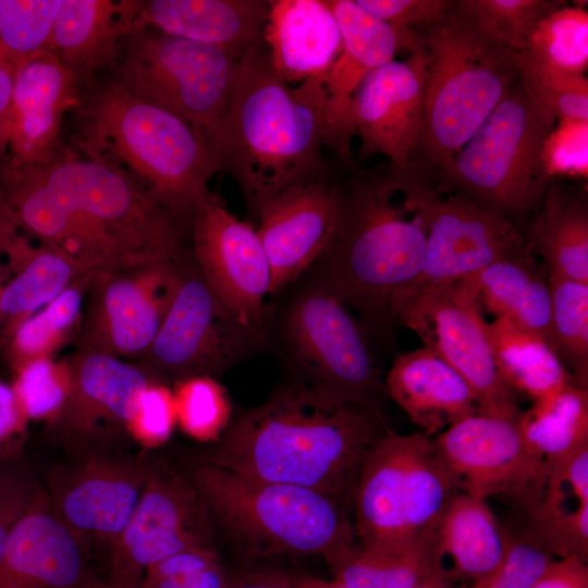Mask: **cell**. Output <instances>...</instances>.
Masks as SVG:
<instances>
[{
    "label": "cell",
    "instance_id": "6da1fadb",
    "mask_svg": "<svg viewBox=\"0 0 588 588\" xmlns=\"http://www.w3.org/2000/svg\"><path fill=\"white\" fill-rule=\"evenodd\" d=\"M0 216L88 271L173 260L189 250V224L115 167L61 144L40 166H9Z\"/></svg>",
    "mask_w": 588,
    "mask_h": 588
},
{
    "label": "cell",
    "instance_id": "7a4b0ae2",
    "mask_svg": "<svg viewBox=\"0 0 588 588\" xmlns=\"http://www.w3.org/2000/svg\"><path fill=\"white\" fill-rule=\"evenodd\" d=\"M387 429L381 412L340 403L295 380L231 420L200 462L309 488L344 504Z\"/></svg>",
    "mask_w": 588,
    "mask_h": 588
},
{
    "label": "cell",
    "instance_id": "3957f363",
    "mask_svg": "<svg viewBox=\"0 0 588 588\" xmlns=\"http://www.w3.org/2000/svg\"><path fill=\"white\" fill-rule=\"evenodd\" d=\"M209 145L256 217L279 193L331 167L324 78L292 87L273 71L264 40L253 46Z\"/></svg>",
    "mask_w": 588,
    "mask_h": 588
},
{
    "label": "cell",
    "instance_id": "277c9868",
    "mask_svg": "<svg viewBox=\"0 0 588 588\" xmlns=\"http://www.w3.org/2000/svg\"><path fill=\"white\" fill-rule=\"evenodd\" d=\"M434 192L415 163L360 170L343 181L338 225L316 271L365 317L393 319L417 278Z\"/></svg>",
    "mask_w": 588,
    "mask_h": 588
},
{
    "label": "cell",
    "instance_id": "5b68a950",
    "mask_svg": "<svg viewBox=\"0 0 588 588\" xmlns=\"http://www.w3.org/2000/svg\"><path fill=\"white\" fill-rule=\"evenodd\" d=\"M77 111V147L124 172L152 199L191 223L219 172L209 142L188 121L143 100L113 78L93 86Z\"/></svg>",
    "mask_w": 588,
    "mask_h": 588
},
{
    "label": "cell",
    "instance_id": "8992f818",
    "mask_svg": "<svg viewBox=\"0 0 588 588\" xmlns=\"http://www.w3.org/2000/svg\"><path fill=\"white\" fill-rule=\"evenodd\" d=\"M417 32L426 58L419 149L441 173L518 81L516 52L486 34L456 1Z\"/></svg>",
    "mask_w": 588,
    "mask_h": 588
},
{
    "label": "cell",
    "instance_id": "52a82bcc",
    "mask_svg": "<svg viewBox=\"0 0 588 588\" xmlns=\"http://www.w3.org/2000/svg\"><path fill=\"white\" fill-rule=\"evenodd\" d=\"M191 480L211 518L260 554H318L330 565L357 544L344 504L322 492L200 461Z\"/></svg>",
    "mask_w": 588,
    "mask_h": 588
},
{
    "label": "cell",
    "instance_id": "ba28073f",
    "mask_svg": "<svg viewBox=\"0 0 588 588\" xmlns=\"http://www.w3.org/2000/svg\"><path fill=\"white\" fill-rule=\"evenodd\" d=\"M457 482L432 438L387 429L366 456L355 490L357 546L403 549L434 531Z\"/></svg>",
    "mask_w": 588,
    "mask_h": 588
},
{
    "label": "cell",
    "instance_id": "9c48e42d",
    "mask_svg": "<svg viewBox=\"0 0 588 588\" xmlns=\"http://www.w3.org/2000/svg\"><path fill=\"white\" fill-rule=\"evenodd\" d=\"M287 365L330 399L379 411L387 396L363 327L336 287L320 273L301 283L279 320Z\"/></svg>",
    "mask_w": 588,
    "mask_h": 588
},
{
    "label": "cell",
    "instance_id": "30bf717a",
    "mask_svg": "<svg viewBox=\"0 0 588 588\" xmlns=\"http://www.w3.org/2000/svg\"><path fill=\"white\" fill-rule=\"evenodd\" d=\"M555 123L517 81L439 173V187L466 194L510 218L536 210L549 185L542 145Z\"/></svg>",
    "mask_w": 588,
    "mask_h": 588
},
{
    "label": "cell",
    "instance_id": "8fae6325",
    "mask_svg": "<svg viewBox=\"0 0 588 588\" xmlns=\"http://www.w3.org/2000/svg\"><path fill=\"white\" fill-rule=\"evenodd\" d=\"M112 77L132 95L168 109L209 142L230 101L242 59L203 42L137 28Z\"/></svg>",
    "mask_w": 588,
    "mask_h": 588
},
{
    "label": "cell",
    "instance_id": "7c38bea8",
    "mask_svg": "<svg viewBox=\"0 0 588 588\" xmlns=\"http://www.w3.org/2000/svg\"><path fill=\"white\" fill-rule=\"evenodd\" d=\"M267 340L222 305L188 252L179 262V282L164 320L136 364L166 384L199 376L216 378Z\"/></svg>",
    "mask_w": 588,
    "mask_h": 588
},
{
    "label": "cell",
    "instance_id": "4fadbf2b",
    "mask_svg": "<svg viewBox=\"0 0 588 588\" xmlns=\"http://www.w3.org/2000/svg\"><path fill=\"white\" fill-rule=\"evenodd\" d=\"M394 319L451 366L470 388L478 412L517 418L516 394L501 378L483 313L471 290L457 281L408 298Z\"/></svg>",
    "mask_w": 588,
    "mask_h": 588
},
{
    "label": "cell",
    "instance_id": "5bb4252c",
    "mask_svg": "<svg viewBox=\"0 0 588 588\" xmlns=\"http://www.w3.org/2000/svg\"><path fill=\"white\" fill-rule=\"evenodd\" d=\"M182 257L95 272L85 298L77 347L137 362L169 310Z\"/></svg>",
    "mask_w": 588,
    "mask_h": 588
},
{
    "label": "cell",
    "instance_id": "9a60e30c",
    "mask_svg": "<svg viewBox=\"0 0 588 588\" xmlns=\"http://www.w3.org/2000/svg\"><path fill=\"white\" fill-rule=\"evenodd\" d=\"M191 255L209 289L244 326L269 335L270 268L256 229L212 195L194 212Z\"/></svg>",
    "mask_w": 588,
    "mask_h": 588
},
{
    "label": "cell",
    "instance_id": "2e32d148",
    "mask_svg": "<svg viewBox=\"0 0 588 588\" xmlns=\"http://www.w3.org/2000/svg\"><path fill=\"white\" fill-rule=\"evenodd\" d=\"M446 192L436 188L421 268L394 309L393 319L412 296L461 281L528 248L510 217L461 192Z\"/></svg>",
    "mask_w": 588,
    "mask_h": 588
},
{
    "label": "cell",
    "instance_id": "e0dca14e",
    "mask_svg": "<svg viewBox=\"0 0 588 588\" xmlns=\"http://www.w3.org/2000/svg\"><path fill=\"white\" fill-rule=\"evenodd\" d=\"M209 511L191 479L154 469L120 536L108 547V577L139 585L151 565L176 552L210 547Z\"/></svg>",
    "mask_w": 588,
    "mask_h": 588
},
{
    "label": "cell",
    "instance_id": "ac0fdd59",
    "mask_svg": "<svg viewBox=\"0 0 588 588\" xmlns=\"http://www.w3.org/2000/svg\"><path fill=\"white\" fill-rule=\"evenodd\" d=\"M342 183L331 166L289 186L258 211L256 231L271 274L269 295L298 282L327 250L340 217Z\"/></svg>",
    "mask_w": 588,
    "mask_h": 588
},
{
    "label": "cell",
    "instance_id": "d6986e66",
    "mask_svg": "<svg viewBox=\"0 0 588 588\" xmlns=\"http://www.w3.org/2000/svg\"><path fill=\"white\" fill-rule=\"evenodd\" d=\"M72 384L60 414L48 425L78 448H100L126 436L142 392L155 380L138 364L76 347L68 358Z\"/></svg>",
    "mask_w": 588,
    "mask_h": 588
},
{
    "label": "cell",
    "instance_id": "ffe728a7",
    "mask_svg": "<svg viewBox=\"0 0 588 588\" xmlns=\"http://www.w3.org/2000/svg\"><path fill=\"white\" fill-rule=\"evenodd\" d=\"M425 78L422 47L364 78L350 112V131L360 138L364 157L383 155L397 170L414 162L422 134Z\"/></svg>",
    "mask_w": 588,
    "mask_h": 588
},
{
    "label": "cell",
    "instance_id": "44dd1931",
    "mask_svg": "<svg viewBox=\"0 0 588 588\" xmlns=\"http://www.w3.org/2000/svg\"><path fill=\"white\" fill-rule=\"evenodd\" d=\"M460 491L488 499L523 492L541 461L527 448L517 418L475 414L432 439Z\"/></svg>",
    "mask_w": 588,
    "mask_h": 588
},
{
    "label": "cell",
    "instance_id": "7402d4cb",
    "mask_svg": "<svg viewBox=\"0 0 588 588\" xmlns=\"http://www.w3.org/2000/svg\"><path fill=\"white\" fill-rule=\"evenodd\" d=\"M340 27L342 50L324 77L330 150L342 161L351 159L350 112L364 78L394 60L399 50L421 49L417 30L392 26L355 0H326Z\"/></svg>",
    "mask_w": 588,
    "mask_h": 588
},
{
    "label": "cell",
    "instance_id": "603a6c76",
    "mask_svg": "<svg viewBox=\"0 0 588 588\" xmlns=\"http://www.w3.org/2000/svg\"><path fill=\"white\" fill-rule=\"evenodd\" d=\"M152 471L144 461L90 455L60 476L50 501L82 539L95 537L109 547L131 519Z\"/></svg>",
    "mask_w": 588,
    "mask_h": 588
},
{
    "label": "cell",
    "instance_id": "cb8c5ba5",
    "mask_svg": "<svg viewBox=\"0 0 588 588\" xmlns=\"http://www.w3.org/2000/svg\"><path fill=\"white\" fill-rule=\"evenodd\" d=\"M82 82L50 51L15 69L10 114V166L49 162L61 143L65 114L82 103Z\"/></svg>",
    "mask_w": 588,
    "mask_h": 588
},
{
    "label": "cell",
    "instance_id": "d4e9b609",
    "mask_svg": "<svg viewBox=\"0 0 588 588\" xmlns=\"http://www.w3.org/2000/svg\"><path fill=\"white\" fill-rule=\"evenodd\" d=\"M94 576L83 539L39 489L0 560V588H88Z\"/></svg>",
    "mask_w": 588,
    "mask_h": 588
},
{
    "label": "cell",
    "instance_id": "484cf974",
    "mask_svg": "<svg viewBox=\"0 0 588 588\" xmlns=\"http://www.w3.org/2000/svg\"><path fill=\"white\" fill-rule=\"evenodd\" d=\"M517 500L534 540L555 559L588 561V444L542 461Z\"/></svg>",
    "mask_w": 588,
    "mask_h": 588
},
{
    "label": "cell",
    "instance_id": "4316f807",
    "mask_svg": "<svg viewBox=\"0 0 588 588\" xmlns=\"http://www.w3.org/2000/svg\"><path fill=\"white\" fill-rule=\"evenodd\" d=\"M3 278L0 346L15 328L88 271L69 255L35 243L0 216Z\"/></svg>",
    "mask_w": 588,
    "mask_h": 588
},
{
    "label": "cell",
    "instance_id": "83f0119b",
    "mask_svg": "<svg viewBox=\"0 0 588 588\" xmlns=\"http://www.w3.org/2000/svg\"><path fill=\"white\" fill-rule=\"evenodd\" d=\"M262 40L273 71L289 85L324 78L342 50L326 0H269Z\"/></svg>",
    "mask_w": 588,
    "mask_h": 588
},
{
    "label": "cell",
    "instance_id": "f1b7e54d",
    "mask_svg": "<svg viewBox=\"0 0 588 588\" xmlns=\"http://www.w3.org/2000/svg\"><path fill=\"white\" fill-rule=\"evenodd\" d=\"M269 8V0H142L136 25L242 59L262 41Z\"/></svg>",
    "mask_w": 588,
    "mask_h": 588
},
{
    "label": "cell",
    "instance_id": "f546056e",
    "mask_svg": "<svg viewBox=\"0 0 588 588\" xmlns=\"http://www.w3.org/2000/svg\"><path fill=\"white\" fill-rule=\"evenodd\" d=\"M487 500L460 491L436 525L432 572L452 585L471 586L506 555L510 531L501 526Z\"/></svg>",
    "mask_w": 588,
    "mask_h": 588
},
{
    "label": "cell",
    "instance_id": "4dcf8cb0",
    "mask_svg": "<svg viewBox=\"0 0 588 588\" xmlns=\"http://www.w3.org/2000/svg\"><path fill=\"white\" fill-rule=\"evenodd\" d=\"M142 0H62L48 51L82 82L114 65L137 29Z\"/></svg>",
    "mask_w": 588,
    "mask_h": 588
},
{
    "label": "cell",
    "instance_id": "1f68e13d",
    "mask_svg": "<svg viewBox=\"0 0 588 588\" xmlns=\"http://www.w3.org/2000/svg\"><path fill=\"white\" fill-rule=\"evenodd\" d=\"M384 385L387 396L429 437L478 412L463 378L425 346L397 355Z\"/></svg>",
    "mask_w": 588,
    "mask_h": 588
},
{
    "label": "cell",
    "instance_id": "d6a6232c",
    "mask_svg": "<svg viewBox=\"0 0 588 588\" xmlns=\"http://www.w3.org/2000/svg\"><path fill=\"white\" fill-rule=\"evenodd\" d=\"M461 281L471 290L482 313L514 321L553 350L548 272L539 268L528 248Z\"/></svg>",
    "mask_w": 588,
    "mask_h": 588
},
{
    "label": "cell",
    "instance_id": "836d02e7",
    "mask_svg": "<svg viewBox=\"0 0 588 588\" xmlns=\"http://www.w3.org/2000/svg\"><path fill=\"white\" fill-rule=\"evenodd\" d=\"M536 210L525 237L530 253L542 258L548 274L588 283L586 199L549 184Z\"/></svg>",
    "mask_w": 588,
    "mask_h": 588
},
{
    "label": "cell",
    "instance_id": "e575fe53",
    "mask_svg": "<svg viewBox=\"0 0 588 588\" xmlns=\"http://www.w3.org/2000/svg\"><path fill=\"white\" fill-rule=\"evenodd\" d=\"M497 369L507 384L532 402L575 383L551 346L507 318L487 323Z\"/></svg>",
    "mask_w": 588,
    "mask_h": 588
},
{
    "label": "cell",
    "instance_id": "d590c367",
    "mask_svg": "<svg viewBox=\"0 0 588 588\" xmlns=\"http://www.w3.org/2000/svg\"><path fill=\"white\" fill-rule=\"evenodd\" d=\"M517 425L527 448L542 462L565 457L588 444V387L569 383L534 401Z\"/></svg>",
    "mask_w": 588,
    "mask_h": 588
},
{
    "label": "cell",
    "instance_id": "8d00e7d4",
    "mask_svg": "<svg viewBox=\"0 0 588 588\" xmlns=\"http://www.w3.org/2000/svg\"><path fill=\"white\" fill-rule=\"evenodd\" d=\"M94 273L82 275L57 298L15 328L0 346L3 359L12 371L32 360L54 357L62 346L77 338Z\"/></svg>",
    "mask_w": 588,
    "mask_h": 588
},
{
    "label": "cell",
    "instance_id": "74e56055",
    "mask_svg": "<svg viewBox=\"0 0 588 588\" xmlns=\"http://www.w3.org/2000/svg\"><path fill=\"white\" fill-rule=\"evenodd\" d=\"M433 532L392 551L356 544L329 566L346 588H413L432 572Z\"/></svg>",
    "mask_w": 588,
    "mask_h": 588
},
{
    "label": "cell",
    "instance_id": "f35d334b",
    "mask_svg": "<svg viewBox=\"0 0 588 588\" xmlns=\"http://www.w3.org/2000/svg\"><path fill=\"white\" fill-rule=\"evenodd\" d=\"M553 351L574 382L588 384V283L548 274Z\"/></svg>",
    "mask_w": 588,
    "mask_h": 588
},
{
    "label": "cell",
    "instance_id": "ab89813d",
    "mask_svg": "<svg viewBox=\"0 0 588 588\" xmlns=\"http://www.w3.org/2000/svg\"><path fill=\"white\" fill-rule=\"evenodd\" d=\"M525 52L555 70L585 74L588 66V11L567 3L540 20Z\"/></svg>",
    "mask_w": 588,
    "mask_h": 588
},
{
    "label": "cell",
    "instance_id": "60d3db41",
    "mask_svg": "<svg viewBox=\"0 0 588 588\" xmlns=\"http://www.w3.org/2000/svg\"><path fill=\"white\" fill-rule=\"evenodd\" d=\"M62 0H0V61L15 69L48 51Z\"/></svg>",
    "mask_w": 588,
    "mask_h": 588
},
{
    "label": "cell",
    "instance_id": "b9f144b4",
    "mask_svg": "<svg viewBox=\"0 0 588 588\" xmlns=\"http://www.w3.org/2000/svg\"><path fill=\"white\" fill-rule=\"evenodd\" d=\"M518 81L529 100L555 120H588V81L585 74L552 69L516 52Z\"/></svg>",
    "mask_w": 588,
    "mask_h": 588
},
{
    "label": "cell",
    "instance_id": "7bdbcfd3",
    "mask_svg": "<svg viewBox=\"0 0 588 588\" xmlns=\"http://www.w3.org/2000/svg\"><path fill=\"white\" fill-rule=\"evenodd\" d=\"M176 425L192 439L217 442L231 422L232 405L226 390L209 376L174 383Z\"/></svg>",
    "mask_w": 588,
    "mask_h": 588
},
{
    "label": "cell",
    "instance_id": "ee69618b",
    "mask_svg": "<svg viewBox=\"0 0 588 588\" xmlns=\"http://www.w3.org/2000/svg\"><path fill=\"white\" fill-rule=\"evenodd\" d=\"M457 4L491 38L520 52L537 23L566 3L564 0H457Z\"/></svg>",
    "mask_w": 588,
    "mask_h": 588
},
{
    "label": "cell",
    "instance_id": "f6af8a7d",
    "mask_svg": "<svg viewBox=\"0 0 588 588\" xmlns=\"http://www.w3.org/2000/svg\"><path fill=\"white\" fill-rule=\"evenodd\" d=\"M13 373L11 387L28 421L51 422L60 414L71 391L69 360L39 358Z\"/></svg>",
    "mask_w": 588,
    "mask_h": 588
},
{
    "label": "cell",
    "instance_id": "bcb514c9",
    "mask_svg": "<svg viewBox=\"0 0 588 588\" xmlns=\"http://www.w3.org/2000/svg\"><path fill=\"white\" fill-rule=\"evenodd\" d=\"M229 579L211 547L191 548L147 568L140 588H226Z\"/></svg>",
    "mask_w": 588,
    "mask_h": 588
},
{
    "label": "cell",
    "instance_id": "7dc6e473",
    "mask_svg": "<svg viewBox=\"0 0 588 588\" xmlns=\"http://www.w3.org/2000/svg\"><path fill=\"white\" fill-rule=\"evenodd\" d=\"M555 558L526 531L511 532L501 564L470 588H531Z\"/></svg>",
    "mask_w": 588,
    "mask_h": 588
},
{
    "label": "cell",
    "instance_id": "c3c4849f",
    "mask_svg": "<svg viewBox=\"0 0 588 588\" xmlns=\"http://www.w3.org/2000/svg\"><path fill=\"white\" fill-rule=\"evenodd\" d=\"M541 164L547 181L588 176V120H560L546 137Z\"/></svg>",
    "mask_w": 588,
    "mask_h": 588
},
{
    "label": "cell",
    "instance_id": "681fc988",
    "mask_svg": "<svg viewBox=\"0 0 588 588\" xmlns=\"http://www.w3.org/2000/svg\"><path fill=\"white\" fill-rule=\"evenodd\" d=\"M176 426L173 390L154 381L139 395L127 427L128 437L146 449L164 444Z\"/></svg>",
    "mask_w": 588,
    "mask_h": 588
},
{
    "label": "cell",
    "instance_id": "f907efd6",
    "mask_svg": "<svg viewBox=\"0 0 588 588\" xmlns=\"http://www.w3.org/2000/svg\"><path fill=\"white\" fill-rule=\"evenodd\" d=\"M12 460L0 461V560L13 528L40 489Z\"/></svg>",
    "mask_w": 588,
    "mask_h": 588
},
{
    "label": "cell",
    "instance_id": "816d5d0a",
    "mask_svg": "<svg viewBox=\"0 0 588 588\" xmlns=\"http://www.w3.org/2000/svg\"><path fill=\"white\" fill-rule=\"evenodd\" d=\"M366 11L383 22L418 30L439 21L452 1L446 0H355Z\"/></svg>",
    "mask_w": 588,
    "mask_h": 588
},
{
    "label": "cell",
    "instance_id": "f5cc1de1",
    "mask_svg": "<svg viewBox=\"0 0 588 588\" xmlns=\"http://www.w3.org/2000/svg\"><path fill=\"white\" fill-rule=\"evenodd\" d=\"M27 424L11 384L0 380V461L15 457Z\"/></svg>",
    "mask_w": 588,
    "mask_h": 588
},
{
    "label": "cell",
    "instance_id": "db71d44e",
    "mask_svg": "<svg viewBox=\"0 0 588 588\" xmlns=\"http://www.w3.org/2000/svg\"><path fill=\"white\" fill-rule=\"evenodd\" d=\"M531 588H588V564L578 558L555 559Z\"/></svg>",
    "mask_w": 588,
    "mask_h": 588
},
{
    "label": "cell",
    "instance_id": "11a10c76",
    "mask_svg": "<svg viewBox=\"0 0 588 588\" xmlns=\"http://www.w3.org/2000/svg\"><path fill=\"white\" fill-rule=\"evenodd\" d=\"M15 68L0 61V180L11 162L10 114Z\"/></svg>",
    "mask_w": 588,
    "mask_h": 588
},
{
    "label": "cell",
    "instance_id": "9f6ffc18",
    "mask_svg": "<svg viewBox=\"0 0 588 588\" xmlns=\"http://www.w3.org/2000/svg\"><path fill=\"white\" fill-rule=\"evenodd\" d=\"M296 580L283 573L259 572L229 580L226 588H295Z\"/></svg>",
    "mask_w": 588,
    "mask_h": 588
},
{
    "label": "cell",
    "instance_id": "6f0895ef",
    "mask_svg": "<svg viewBox=\"0 0 588 588\" xmlns=\"http://www.w3.org/2000/svg\"><path fill=\"white\" fill-rule=\"evenodd\" d=\"M88 588H140L139 585H121L112 583L108 579H101L96 576L91 579Z\"/></svg>",
    "mask_w": 588,
    "mask_h": 588
},
{
    "label": "cell",
    "instance_id": "680465c9",
    "mask_svg": "<svg viewBox=\"0 0 588 588\" xmlns=\"http://www.w3.org/2000/svg\"><path fill=\"white\" fill-rule=\"evenodd\" d=\"M323 579L306 577L296 580L295 588H324Z\"/></svg>",
    "mask_w": 588,
    "mask_h": 588
},
{
    "label": "cell",
    "instance_id": "91938a15",
    "mask_svg": "<svg viewBox=\"0 0 588 588\" xmlns=\"http://www.w3.org/2000/svg\"><path fill=\"white\" fill-rule=\"evenodd\" d=\"M324 588H346V586L338 578H333L330 581H324Z\"/></svg>",
    "mask_w": 588,
    "mask_h": 588
},
{
    "label": "cell",
    "instance_id": "94428289",
    "mask_svg": "<svg viewBox=\"0 0 588 588\" xmlns=\"http://www.w3.org/2000/svg\"><path fill=\"white\" fill-rule=\"evenodd\" d=\"M2 278H3V255H2L1 238H0V296H1V289H2Z\"/></svg>",
    "mask_w": 588,
    "mask_h": 588
},
{
    "label": "cell",
    "instance_id": "6125c7cd",
    "mask_svg": "<svg viewBox=\"0 0 588 588\" xmlns=\"http://www.w3.org/2000/svg\"><path fill=\"white\" fill-rule=\"evenodd\" d=\"M450 588H470V586H467V585H455V586H452Z\"/></svg>",
    "mask_w": 588,
    "mask_h": 588
}]
</instances>
